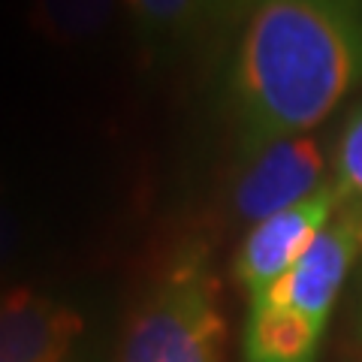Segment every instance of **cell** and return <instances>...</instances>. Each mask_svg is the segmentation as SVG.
Listing matches in <instances>:
<instances>
[{"label":"cell","instance_id":"277c9868","mask_svg":"<svg viewBox=\"0 0 362 362\" xmlns=\"http://www.w3.org/2000/svg\"><path fill=\"white\" fill-rule=\"evenodd\" d=\"M362 251V206L344 202L338 214L320 230L302 259L278 284H272L263 296L251 302H275L302 311L314 323L326 326L332 305L341 293L347 272Z\"/></svg>","mask_w":362,"mask_h":362},{"label":"cell","instance_id":"5b68a950","mask_svg":"<svg viewBox=\"0 0 362 362\" xmlns=\"http://www.w3.org/2000/svg\"><path fill=\"white\" fill-rule=\"evenodd\" d=\"M326 145L320 136H290L251 154L233 187V211L247 223H259L308 199L323 187Z\"/></svg>","mask_w":362,"mask_h":362},{"label":"cell","instance_id":"52a82bcc","mask_svg":"<svg viewBox=\"0 0 362 362\" xmlns=\"http://www.w3.org/2000/svg\"><path fill=\"white\" fill-rule=\"evenodd\" d=\"M326 326L275 302H251L245 323V362H317Z\"/></svg>","mask_w":362,"mask_h":362},{"label":"cell","instance_id":"30bf717a","mask_svg":"<svg viewBox=\"0 0 362 362\" xmlns=\"http://www.w3.org/2000/svg\"><path fill=\"white\" fill-rule=\"evenodd\" d=\"M344 202L362 206V109L350 115L335 148V181Z\"/></svg>","mask_w":362,"mask_h":362},{"label":"cell","instance_id":"8992f818","mask_svg":"<svg viewBox=\"0 0 362 362\" xmlns=\"http://www.w3.org/2000/svg\"><path fill=\"white\" fill-rule=\"evenodd\" d=\"M85 329L82 311L33 287L0 293V362H76Z\"/></svg>","mask_w":362,"mask_h":362},{"label":"cell","instance_id":"6da1fadb","mask_svg":"<svg viewBox=\"0 0 362 362\" xmlns=\"http://www.w3.org/2000/svg\"><path fill=\"white\" fill-rule=\"evenodd\" d=\"M362 85V0H254L233 64L245 151L305 136Z\"/></svg>","mask_w":362,"mask_h":362},{"label":"cell","instance_id":"9c48e42d","mask_svg":"<svg viewBox=\"0 0 362 362\" xmlns=\"http://www.w3.org/2000/svg\"><path fill=\"white\" fill-rule=\"evenodd\" d=\"M242 4H254V0H124L136 28L151 40L194 33Z\"/></svg>","mask_w":362,"mask_h":362},{"label":"cell","instance_id":"ba28073f","mask_svg":"<svg viewBox=\"0 0 362 362\" xmlns=\"http://www.w3.org/2000/svg\"><path fill=\"white\" fill-rule=\"evenodd\" d=\"M118 0H28V25L40 40L76 49L103 33Z\"/></svg>","mask_w":362,"mask_h":362},{"label":"cell","instance_id":"3957f363","mask_svg":"<svg viewBox=\"0 0 362 362\" xmlns=\"http://www.w3.org/2000/svg\"><path fill=\"white\" fill-rule=\"evenodd\" d=\"M341 206L344 197L338 194V187L323 185L308 199L251 226L233 263L235 281L251 293V299L263 296L272 284H278L299 263L302 254L308 251L311 242Z\"/></svg>","mask_w":362,"mask_h":362},{"label":"cell","instance_id":"8fae6325","mask_svg":"<svg viewBox=\"0 0 362 362\" xmlns=\"http://www.w3.org/2000/svg\"><path fill=\"white\" fill-rule=\"evenodd\" d=\"M21 239H25V230H21V221L9 202L4 185H0V272H4L21 251Z\"/></svg>","mask_w":362,"mask_h":362},{"label":"cell","instance_id":"7a4b0ae2","mask_svg":"<svg viewBox=\"0 0 362 362\" xmlns=\"http://www.w3.org/2000/svg\"><path fill=\"white\" fill-rule=\"evenodd\" d=\"M226 317L202 251L178 254L133 311L118 362H223Z\"/></svg>","mask_w":362,"mask_h":362}]
</instances>
